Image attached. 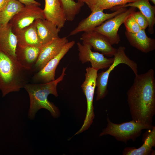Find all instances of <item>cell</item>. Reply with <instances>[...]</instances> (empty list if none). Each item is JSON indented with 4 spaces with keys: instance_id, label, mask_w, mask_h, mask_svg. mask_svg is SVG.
I'll use <instances>...</instances> for the list:
<instances>
[{
    "instance_id": "obj_1",
    "label": "cell",
    "mask_w": 155,
    "mask_h": 155,
    "mask_svg": "<svg viewBox=\"0 0 155 155\" xmlns=\"http://www.w3.org/2000/svg\"><path fill=\"white\" fill-rule=\"evenodd\" d=\"M155 72L152 69L135 75L127 92V101L133 120L152 124L155 113Z\"/></svg>"
},
{
    "instance_id": "obj_2",
    "label": "cell",
    "mask_w": 155,
    "mask_h": 155,
    "mask_svg": "<svg viewBox=\"0 0 155 155\" xmlns=\"http://www.w3.org/2000/svg\"><path fill=\"white\" fill-rule=\"evenodd\" d=\"M33 74L31 70L21 66L16 58L0 50V90L3 97L19 91Z\"/></svg>"
},
{
    "instance_id": "obj_3",
    "label": "cell",
    "mask_w": 155,
    "mask_h": 155,
    "mask_svg": "<svg viewBox=\"0 0 155 155\" xmlns=\"http://www.w3.org/2000/svg\"><path fill=\"white\" fill-rule=\"evenodd\" d=\"M66 67H63L61 74L57 79L49 82L44 83H27L24 87L28 92L30 99V106L28 117L34 120L36 113L41 108L48 110L55 118L59 115L58 108L48 100V97L52 94L58 96L57 90L58 84L62 81L64 76Z\"/></svg>"
},
{
    "instance_id": "obj_4",
    "label": "cell",
    "mask_w": 155,
    "mask_h": 155,
    "mask_svg": "<svg viewBox=\"0 0 155 155\" xmlns=\"http://www.w3.org/2000/svg\"><path fill=\"white\" fill-rule=\"evenodd\" d=\"M107 121L106 127L103 129L99 136L110 135L117 140L126 143L130 140H135L140 135L143 130L150 129L153 127L152 124H144L133 120L121 124H116L107 117Z\"/></svg>"
},
{
    "instance_id": "obj_5",
    "label": "cell",
    "mask_w": 155,
    "mask_h": 155,
    "mask_svg": "<svg viewBox=\"0 0 155 155\" xmlns=\"http://www.w3.org/2000/svg\"><path fill=\"white\" fill-rule=\"evenodd\" d=\"M125 48L120 46L117 49L114 55L113 63L105 71H102L98 73L96 80V87H97L96 100L103 98L108 93V83L110 74L112 70L118 65L125 64L129 66L132 70L135 75L138 74L137 64L130 59L125 53Z\"/></svg>"
},
{
    "instance_id": "obj_6",
    "label": "cell",
    "mask_w": 155,
    "mask_h": 155,
    "mask_svg": "<svg viewBox=\"0 0 155 155\" xmlns=\"http://www.w3.org/2000/svg\"><path fill=\"white\" fill-rule=\"evenodd\" d=\"M84 81L81 87L86 97L87 102L86 113L84 123L80 130L75 135L88 129L92 124L94 117L93 101L98 70L91 67L86 68Z\"/></svg>"
},
{
    "instance_id": "obj_7",
    "label": "cell",
    "mask_w": 155,
    "mask_h": 155,
    "mask_svg": "<svg viewBox=\"0 0 155 155\" xmlns=\"http://www.w3.org/2000/svg\"><path fill=\"white\" fill-rule=\"evenodd\" d=\"M136 8L130 7L124 11L105 21L93 30L103 35L112 45L120 41L118 31L126 19L135 11Z\"/></svg>"
},
{
    "instance_id": "obj_8",
    "label": "cell",
    "mask_w": 155,
    "mask_h": 155,
    "mask_svg": "<svg viewBox=\"0 0 155 155\" xmlns=\"http://www.w3.org/2000/svg\"><path fill=\"white\" fill-rule=\"evenodd\" d=\"M127 9V7L118 8L114 12L105 13L102 10L92 11L87 18L82 20L77 26L69 33V36H73L81 32L91 31L106 20L111 18Z\"/></svg>"
},
{
    "instance_id": "obj_9",
    "label": "cell",
    "mask_w": 155,
    "mask_h": 155,
    "mask_svg": "<svg viewBox=\"0 0 155 155\" xmlns=\"http://www.w3.org/2000/svg\"><path fill=\"white\" fill-rule=\"evenodd\" d=\"M75 43L73 40L68 42L58 55L50 60L39 71L34 73L31 78L33 83H46L55 80L56 70L61 60Z\"/></svg>"
},
{
    "instance_id": "obj_10",
    "label": "cell",
    "mask_w": 155,
    "mask_h": 155,
    "mask_svg": "<svg viewBox=\"0 0 155 155\" xmlns=\"http://www.w3.org/2000/svg\"><path fill=\"white\" fill-rule=\"evenodd\" d=\"M77 44L79 60L82 64L89 62L91 67L98 71L108 68L113 61V57L107 58L101 53L92 51V47L87 43L78 42Z\"/></svg>"
},
{
    "instance_id": "obj_11",
    "label": "cell",
    "mask_w": 155,
    "mask_h": 155,
    "mask_svg": "<svg viewBox=\"0 0 155 155\" xmlns=\"http://www.w3.org/2000/svg\"><path fill=\"white\" fill-rule=\"evenodd\" d=\"M40 19H45L43 9L39 6L32 4L24 5L9 23L14 31L26 27Z\"/></svg>"
},
{
    "instance_id": "obj_12",
    "label": "cell",
    "mask_w": 155,
    "mask_h": 155,
    "mask_svg": "<svg viewBox=\"0 0 155 155\" xmlns=\"http://www.w3.org/2000/svg\"><path fill=\"white\" fill-rule=\"evenodd\" d=\"M69 41L67 37H59L42 46L37 60L31 71L34 74L41 69L56 56Z\"/></svg>"
},
{
    "instance_id": "obj_13",
    "label": "cell",
    "mask_w": 155,
    "mask_h": 155,
    "mask_svg": "<svg viewBox=\"0 0 155 155\" xmlns=\"http://www.w3.org/2000/svg\"><path fill=\"white\" fill-rule=\"evenodd\" d=\"M80 39L90 44L95 51L107 57L113 56L117 50L105 36L94 30L84 32Z\"/></svg>"
},
{
    "instance_id": "obj_14",
    "label": "cell",
    "mask_w": 155,
    "mask_h": 155,
    "mask_svg": "<svg viewBox=\"0 0 155 155\" xmlns=\"http://www.w3.org/2000/svg\"><path fill=\"white\" fill-rule=\"evenodd\" d=\"M41 47L18 44L16 50V58L23 67L31 70L38 58Z\"/></svg>"
},
{
    "instance_id": "obj_15",
    "label": "cell",
    "mask_w": 155,
    "mask_h": 155,
    "mask_svg": "<svg viewBox=\"0 0 155 155\" xmlns=\"http://www.w3.org/2000/svg\"><path fill=\"white\" fill-rule=\"evenodd\" d=\"M43 13L45 19L61 29L64 26L66 21L65 16L59 0H44Z\"/></svg>"
},
{
    "instance_id": "obj_16",
    "label": "cell",
    "mask_w": 155,
    "mask_h": 155,
    "mask_svg": "<svg viewBox=\"0 0 155 155\" xmlns=\"http://www.w3.org/2000/svg\"><path fill=\"white\" fill-rule=\"evenodd\" d=\"M39 40L42 46L59 37L60 29L45 19H38L34 21Z\"/></svg>"
},
{
    "instance_id": "obj_17",
    "label": "cell",
    "mask_w": 155,
    "mask_h": 155,
    "mask_svg": "<svg viewBox=\"0 0 155 155\" xmlns=\"http://www.w3.org/2000/svg\"><path fill=\"white\" fill-rule=\"evenodd\" d=\"M125 34L130 45L143 53H148L155 49V39L149 37L145 29L135 33L126 31Z\"/></svg>"
},
{
    "instance_id": "obj_18",
    "label": "cell",
    "mask_w": 155,
    "mask_h": 155,
    "mask_svg": "<svg viewBox=\"0 0 155 155\" xmlns=\"http://www.w3.org/2000/svg\"><path fill=\"white\" fill-rule=\"evenodd\" d=\"M18 44L16 36L9 23L5 26L0 28V50L16 58Z\"/></svg>"
},
{
    "instance_id": "obj_19",
    "label": "cell",
    "mask_w": 155,
    "mask_h": 155,
    "mask_svg": "<svg viewBox=\"0 0 155 155\" xmlns=\"http://www.w3.org/2000/svg\"><path fill=\"white\" fill-rule=\"evenodd\" d=\"M13 31L16 36L18 44L38 47L42 46L38 38L34 22L26 27Z\"/></svg>"
},
{
    "instance_id": "obj_20",
    "label": "cell",
    "mask_w": 155,
    "mask_h": 155,
    "mask_svg": "<svg viewBox=\"0 0 155 155\" xmlns=\"http://www.w3.org/2000/svg\"><path fill=\"white\" fill-rule=\"evenodd\" d=\"M132 7L138 8L147 19L148 22V31L151 34L154 33V27L155 24V6L152 5L149 0H138L137 1L117 7Z\"/></svg>"
},
{
    "instance_id": "obj_21",
    "label": "cell",
    "mask_w": 155,
    "mask_h": 155,
    "mask_svg": "<svg viewBox=\"0 0 155 155\" xmlns=\"http://www.w3.org/2000/svg\"><path fill=\"white\" fill-rule=\"evenodd\" d=\"M155 146V127L149 129L148 135L144 142L140 147L136 148L134 147L125 148L123 154L124 155H148L152 151Z\"/></svg>"
},
{
    "instance_id": "obj_22",
    "label": "cell",
    "mask_w": 155,
    "mask_h": 155,
    "mask_svg": "<svg viewBox=\"0 0 155 155\" xmlns=\"http://www.w3.org/2000/svg\"><path fill=\"white\" fill-rule=\"evenodd\" d=\"M24 5L17 0H9L0 11V28L6 26Z\"/></svg>"
},
{
    "instance_id": "obj_23",
    "label": "cell",
    "mask_w": 155,
    "mask_h": 155,
    "mask_svg": "<svg viewBox=\"0 0 155 155\" xmlns=\"http://www.w3.org/2000/svg\"><path fill=\"white\" fill-rule=\"evenodd\" d=\"M138 0H87L85 2L91 11L112 9Z\"/></svg>"
},
{
    "instance_id": "obj_24",
    "label": "cell",
    "mask_w": 155,
    "mask_h": 155,
    "mask_svg": "<svg viewBox=\"0 0 155 155\" xmlns=\"http://www.w3.org/2000/svg\"><path fill=\"white\" fill-rule=\"evenodd\" d=\"M61 6L65 14L66 20L72 21L80 11L84 3L73 0H59Z\"/></svg>"
},
{
    "instance_id": "obj_25",
    "label": "cell",
    "mask_w": 155,
    "mask_h": 155,
    "mask_svg": "<svg viewBox=\"0 0 155 155\" xmlns=\"http://www.w3.org/2000/svg\"><path fill=\"white\" fill-rule=\"evenodd\" d=\"M132 14L126 19L123 24L126 31L132 33H135L139 32L142 29L133 16Z\"/></svg>"
},
{
    "instance_id": "obj_26",
    "label": "cell",
    "mask_w": 155,
    "mask_h": 155,
    "mask_svg": "<svg viewBox=\"0 0 155 155\" xmlns=\"http://www.w3.org/2000/svg\"><path fill=\"white\" fill-rule=\"evenodd\" d=\"M132 15L141 29L145 30L148 27L147 19L140 11H134Z\"/></svg>"
},
{
    "instance_id": "obj_27",
    "label": "cell",
    "mask_w": 155,
    "mask_h": 155,
    "mask_svg": "<svg viewBox=\"0 0 155 155\" xmlns=\"http://www.w3.org/2000/svg\"><path fill=\"white\" fill-rule=\"evenodd\" d=\"M24 5H28L32 4L37 5L39 6H40L41 4L35 0H17Z\"/></svg>"
},
{
    "instance_id": "obj_28",
    "label": "cell",
    "mask_w": 155,
    "mask_h": 155,
    "mask_svg": "<svg viewBox=\"0 0 155 155\" xmlns=\"http://www.w3.org/2000/svg\"><path fill=\"white\" fill-rule=\"evenodd\" d=\"M9 0H0V11L5 7Z\"/></svg>"
},
{
    "instance_id": "obj_29",
    "label": "cell",
    "mask_w": 155,
    "mask_h": 155,
    "mask_svg": "<svg viewBox=\"0 0 155 155\" xmlns=\"http://www.w3.org/2000/svg\"><path fill=\"white\" fill-rule=\"evenodd\" d=\"M87 0H78V1L82 2L85 3Z\"/></svg>"
},
{
    "instance_id": "obj_30",
    "label": "cell",
    "mask_w": 155,
    "mask_h": 155,
    "mask_svg": "<svg viewBox=\"0 0 155 155\" xmlns=\"http://www.w3.org/2000/svg\"><path fill=\"white\" fill-rule=\"evenodd\" d=\"M153 4H155V0H150Z\"/></svg>"
}]
</instances>
